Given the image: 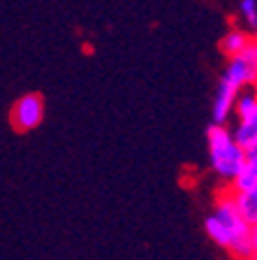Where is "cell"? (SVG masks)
<instances>
[{
    "label": "cell",
    "instance_id": "1",
    "mask_svg": "<svg viewBox=\"0 0 257 260\" xmlns=\"http://www.w3.org/2000/svg\"><path fill=\"white\" fill-rule=\"evenodd\" d=\"M215 218H218L223 235H225V249L232 251L239 260L255 258L257 251V233L255 225L246 223L241 218V214L236 211L232 198H223L215 207Z\"/></svg>",
    "mask_w": 257,
    "mask_h": 260
},
{
    "label": "cell",
    "instance_id": "2",
    "mask_svg": "<svg viewBox=\"0 0 257 260\" xmlns=\"http://www.w3.org/2000/svg\"><path fill=\"white\" fill-rule=\"evenodd\" d=\"M206 140H209V160L213 172L220 174L223 179H232L246 162L248 156L236 146L225 123L211 125L209 133H206Z\"/></svg>",
    "mask_w": 257,
    "mask_h": 260
},
{
    "label": "cell",
    "instance_id": "3",
    "mask_svg": "<svg viewBox=\"0 0 257 260\" xmlns=\"http://www.w3.org/2000/svg\"><path fill=\"white\" fill-rule=\"evenodd\" d=\"M44 119V100L38 93H28V95L19 98L12 109V123L16 130L28 133V130H35Z\"/></svg>",
    "mask_w": 257,
    "mask_h": 260
},
{
    "label": "cell",
    "instance_id": "4",
    "mask_svg": "<svg viewBox=\"0 0 257 260\" xmlns=\"http://www.w3.org/2000/svg\"><path fill=\"white\" fill-rule=\"evenodd\" d=\"M236 95H239V91H234L232 86H227V84L220 81L218 93H215V98H213V109H211V112H213V123H227Z\"/></svg>",
    "mask_w": 257,
    "mask_h": 260
},
{
    "label": "cell",
    "instance_id": "5",
    "mask_svg": "<svg viewBox=\"0 0 257 260\" xmlns=\"http://www.w3.org/2000/svg\"><path fill=\"white\" fill-rule=\"evenodd\" d=\"M232 114H236V123H257V98L255 93L246 91L236 95Z\"/></svg>",
    "mask_w": 257,
    "mask_h": 260
},
{
    "label": "cell",
    "instance_id": "6",
    "mask_svg": "<svg viewBox=\"0 0 257 260\" xmlns=\"http://www.w3.org/2000/svg\"><path fill=\"white\" fill-rule=\"evenodd\" d=\"M230 198L243 221L250 223V225H257V190H236Z\"/></svg>",
    "mask_w": 257,
    "mask_h": 260
},
{
    "label": "cell",
    "instance_id": "7",
    "mask_svg": "<svg viewBox=\"0 0 257 260\" xmlns=\"http://www.w3.org/2000/svg\"><path fill=\"white\" fill-rule=\"evenodd\" d=\"M232 140L246 156H257V123H236Z\"/></svg>",
    "mask_w": 257,
    "mask_h": 260
},
{
    "label": "cell",
    "instance_id": "8",
    "mask_svg": "<svg viewBox=\"0 0 257 260\" xmlns=\"http://www.w3.org/2000/svg\"><path fill=\"white\" fill-rule=\"evenodd\" d=\"M236 190H257V156H248L239 172L232 177Z\"/></svg>",
    "mask_w": 257,
    "mask_h": 260
},
{
    "label": "cell",
    "instance_id": "9",
    "mask_svg": "<svg viewBox=\"0 0 257 260\" xmlns=\"http://www.w3.org/2000/svg\"><path fill=\"white\" fill-rule=\"evenodd\" d=\"M250 44H252V38L246 30H230L225 35V40H223V51L230 58H234V56H241Z\"/></svg>",
    "mask_w": 257,
    "mask_h": 260
},
{
    "label": "cell",
    "instance_id": "10",
    "mask_svg": "<svg viewBox=\"0 0 257 260\" xmlns=\"http://www.w3.org/2000/svg\"><path fill=\"white\" fill-rule=\"evenodd\" d=\"M241 16L250 28L257 26V3L255 0H241Z\"/></svg>",
    "mask_w": 257,
    "mask_h": 260
},
{
    "label": "cell",
    "instance_id": "11",
    "mask_svg": "<svg viewBox=\"0 0 257 260\" xmlns=\"http://www.w3.org/2000/svg\"><path fill=\"white\" fill-rule=\"evenodd\" d=\"M248 260H255V258H248Z\"/></svg>",
    "mask_w": 257,
    "mask_h": 260
}]
</instances>
